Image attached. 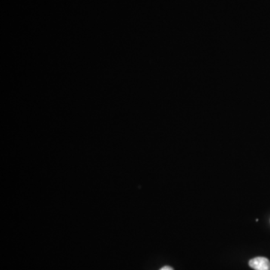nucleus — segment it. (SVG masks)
Instances as JSON below:
<instances>
[{
    "mask_svg": "<svg viewBox=\"0 0 270 270\" xmlns=\"http://www.w3.org/2000/svg\"><path fill=\"white\" fill-rule=\"evenodd\" d=\"M249 264L255 270H270V261L264 257L253 258Z\"/></svg>",
    "mask_w": 270,
    "mask_h": 270,
    "instance_id": "nucleus-1",
    "label": "nucleus"
},
{
    "mask_svg": "<svg viewBox=\"0 0 270 270\" xmlns=\"http://www.w3.org/2000/svg\"><path fill=\"white\" fill-rule=\"evenodd\" d=\"M160 270H174L172 267H169V266H165V267H162Z\"/></svg>",
    "mask_w": 270,
    "mask_h": 270,
    "instance_id": "nucleus-2",
    "label": "nucleus"
}]
</instances>
